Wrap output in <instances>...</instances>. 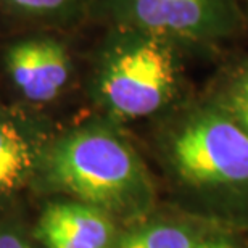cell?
Listing matches in <instances>:
<instances>
[{
	"instance_id": "6da1fadb",
	"label": "cell",
	"mask_w": 248,
	"mask_h": 248,
	"mask_svg": "<svg viewBox=\"0 0 248 248\" xmlns=\"http://www.w3.org/2000/svg\"><path fill=\"white\" fill-rule=\"evenodd\" d=\"M50 184L103 211L140 210L150 184L140 158L116 131L86 124L55 139L41 153Z\"/></svg>"
},
{
	"instance_id": "7a4b0ae2",
	"label": "cell",
	"mask_w": 248,
	"mask_h": 248,
	"mask_svg": "<svg viewBox=\"0 0 248 248\" xmlns=\"http://www.w3.org/2000/svg\"><path fill=\"white\" fill-rule=\"evenodd\" d=\"M176 44L137 29L116 28L100 48L95 93L118 120L155 115L174 97L181 63Z\"/></svg>"
},
{
	"instance_id": "3957f363",
	"label": "cell",
	"mask_w": 248,
	"mask_h": 248,
	"mask_svg": "<svg viewBox=\"0 0 248 248\" xmlns=\"http://www.w3.org/2000/svg\"><path fill=\"white\" fill-rule=\"evenodd\" d=\"M168 156L187 184L248 186V132L221 107L188 115L171 134Z\"/></svg>"
},
{
	"instance_id": "277c9868",
	"label": "cell",
	"mask_w": 248,
	"mask_h": 248,
	"mask_svg": "<svg viewBox=\"0 0 248 248\" xmlns=\"http://www.w3.org/2000/svg\"><path fill=\"white\" fill-rule=\"evenodd\" d=\"M116 28L137 29L172 44L219 41L240 26L234 0H103Z\"/></svg>"
},
{
	"instance_id": "5b68a950",
	"label": "cell",
	"mask_w": 248,
	"mask_h": 248,
	"mask_svg": "<svg viewBox=\"0 0 248 248\" xmlns=\"http://www.w3.org/2000/svg\"><path fill=\"white\" fill-rule=\"evenodd\" d=\"M3 68L18 92L32 103L60 95L73 74L69 48L50 34L15 39L3 48Z\"/></svg>"
},
{
	"instance_id": "8992f818",
	"label": "cell",
	"mask_w": 248,
	"mask_h": 248,
	"mask_svg": "<svg viewBox=\"0 0 248 248\" xmlns=\"http://www.w3.org/2000/svg\"><path fill=\"white\" fill-rule=\"evenodd\" d=\"M36 234L47 248H115L116 231L107 211L82 202L53 203Z\"/></svg>"
},
{
	"instance_id": "52a82bcc",
	"label": "cell",
	"mask_w": 248,
	"mask_h": 248,
	"mask_svg": "<svg viewBox=\"0 0 248 248\" xmlns=\"http://www.w3.org/2000/svg\"><path fill=\"white\" fill-rule=\"evenodd\" d=\"M41 153L29 129L0 110V195L12 192L26 179Z\"/></svg>"
},
{
	"instance_id": "ba28073f",
	"label": "cell",
	"mask_w": 248,
	"mask_h": 248,
	"mask_svg": "<svg viewBox=\"0 0 248 248\" xmlns=\"http://www.w3.org/2000/svg\"><path fill=\"white\" fill-rule=\"evenodd\" d=\"M192 232L176 224H147L136 227L116 240L115 248H198Z\"/></svg>"
},
{
	"instance_id": "9c48e42d",
	"label": "cell",
	"mask_w": 248,
	"mask_h": 248,
	"mask_svg": "<svg viewBox=\"0 0 248 248\" xmlns=\"http://www.w3.org/2000/svg\"><path fill=\"white\" fill-rule=\"evenodd\" d=\"M87 0H0L10 18L32 23H55L79 12Z\"/></svg>"
},
{
	"instance_id": "30bf717a",
	"label": "cell",
	"mask_w": 248,
	"mask_h": 248,
	"mask_svg": "<svg viewBox=\"0 0 248 248\" xmlns=\"http://www.w3.org/2000/svg\"><path fill=\"white\" fill-rule=\"evenodd\" d=\"M221 108L248 132V64L229 82Z\"/></svg>"
},
{
	"instance_id": "8fae6325",
	"label": "cell",
	"mask_w": 248,
	"mask_h": 248,
	"mask_svg": "<svg viewBox=\"0 0 248 248\" xmlns=\"http://www.w3.org/2000/svg\"><path fill=\"white\" fill-rule=\"evenodd\" d=\"M0 248H31L21 237H18L13 232L0 231Z\"/></svg>"
},
{
	"instance_id": "7c38bea8",
	"label": "cell",
	"mask_w": 248,
	"mask_h": 248,
	"mask_svg": "<svg viewBox=\"0 0 248 248\" xmlns=\"http://www.w3.org/2000/svg\"><path fill=\"white\" fill-rule=\"evenodd\" d=\"M198 248H231V245L226 244L224 240H206L202 242Z\"/></svg>"
}]
</instances>
